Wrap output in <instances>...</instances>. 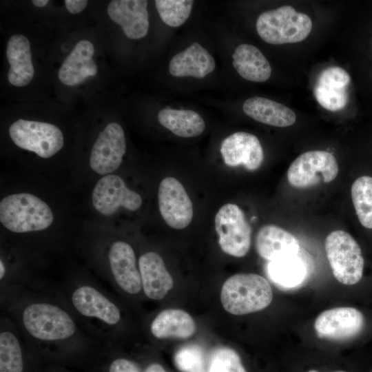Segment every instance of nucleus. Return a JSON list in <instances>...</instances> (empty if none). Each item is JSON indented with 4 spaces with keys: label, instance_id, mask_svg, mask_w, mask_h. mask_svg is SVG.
<instances>
[{
    "label": "nucleus",
    "instance_id": "6ab92c4d",
    "mask_svg": "<svg viewBox=\"0 0 372 372\" xmlns=\"http://www.w3.org/2000/svg\"><path fill=\"white\" fill-rule=\"evenodd\" d=\"M138 267L144 295L153 300H162L173 287L174 281L161 256L146 252L139 257Z\"/></svg>",
    "mask_w": 372,
    "mask_h": 372
},
{
    "label": "nucleus",
    "instance_id": "20e7f679",
    "mask_svg": "<svg viewBox=\"0 0 372 372\" xmlns=\"http://www.w3.org/2000/svg\"><path fill=\"white\" fill-rule=\"evenodd\" d=\"M53 219L49 206L30 194L9 195L0 202V221L7 229L14 233L43 230L50 226Z\"/></svg>",
    "mask_w": 372,
    "mask_h": 372
},
{
    "label": "nucleus",
    "instance_id": "393cba45",
    "mask_svg": "<svg viewBox=\"0 0 372 372\" xmlns=\"http://www.w3.org/2000/svg\"><path fill=\"white\" fill-rule=\"evenodd\" d=\"M196 323L186 311L167 309L158 313L149 325V331L156 339L187 338L196 331Z\"/></svg>",
    "mask_w": 372,
    "mask_h": 372
},
{
    "label": "nucleus",
    "instance_id": "6e6552de",
    "mask_svg": "<svg viewBox=\"0 0 372 372\" xmlns=\"http://www.w3.org/2000/svg\"><path fill=\"white\" fill-rule=\"evenodd\" d=\"M14 143L44 158L56 154L63 146V136L56 125L39 121L19 119L9 128Z\"/></svg>",
    "mask_w": 372,
    "mask_h": 372
},
{
    "label": "nucleus",
    "instance_id": "bb28decb",
    "mask_svg": "<svg viewBox=\"0 0 372 372\" xmlns=\"http://www.w3.org/2000/svg\"><path fill=\"white\" fill-rule=\"evenodd\" d=\"M158 120L164 127L183 138L198 136L205 128L203 118L191 110L165 107L158 112Z\"/></svg>",
    "mask_w": 372,
    "mask_h": 372
},
{
    "label": "nucleus",
    "instance_id": "e433bc0d",
    "mask_svg": "<svg viewBox=\"0 0 372 372\" xmlns=\"http://www.w3.org/2000/svg\"><path fill=\"white\" fill-rule=\"evenodd\" d=\"M307 372H318V371L316 370H310ZM334 372H347V371H334Z\"/></svg>",
    "mask_w": 372,
    "mask_h": 372
},
{
    "label": "nucleus",
    "instance_id": "473e14b6",
    "mask_svg": "<svg viewBox=\"0 0 372 372\" xmlns=\"http://www.w3.org/2000/svg\"><path fill=\"white\" fill-rule=\"evenodd\" d=\"M107 372H141L138 366L132 361L118 357L107 365Z\"/></svg>",
    "mask_w": 372,
    "mask_h": 372
},
{
    "label": "nucleus",
    "instance_id": "39448f33",
    "mask_svg": "<svg viewBox=\"0 0 372 372\" xmlns=\"http://www.w3.org/2000/svg\"><path fill=\"white\" fill-rule=\"evenodd\" d=\"M311 29V18L290 6L262 12L256 21L258 35L272 45L300 42L309 36Z\"/></svg>",
    "mask_w": 372,
    "mask_h": 372
},
{
    "label": "nucleus",
    "instance_id": "cd10ccee",
    "mask_svg": "<svg viewBox=\"0 0 372 372\" xmlns=\"http://www.w3.org/2000/svg\"><path fill=\"white\" fill-rule=\"evenodd\" d=\"M267 272L269 277L278 285L293 287L304 280L307 269L297 255L269 262Z\"/></svg>",
    "mask_w": 372,
    "mask_h": 372
},
{
    "label": "nucleus",
    "instance_id": "423d86ee",
    "mask_svg": "<svg viewBox=\"0 0 372 372\" xmlns=\"http://www.w3.org/2000/svg\"><path fill=\"white\" fill-rule=\"evenodd\" d=\"M324 249L335 279L353 285L363 276L364 258L360 245L348 232L335 230L326 238Z\"/></svg>",
    "mask_w": 372,
    "mask_h": 372
},
{
    "label": "nucleus",
    "instance_id": "ddd939ff",
    "mask_svg": "<svg viewBox=\"0 0 372 372\" xmlns=\"http://www.w3.org/2000/svg\"><path fill=\"white\" fill-rule=\"evenodd\" d=\"M126 144L122 127L116 123L108 124L99 133L90 154V165L99 174H109L120 166Z\"/></svg>",
    "mask_w": 372,
    "mask_h": 372
},
{
    "label": "nucleus",
    "instance_id": "4468645a",
    "mask_svg": "<svg viewBox=\"0 0 372 372\" xmlns=\"http://www.w3.org/2000/svg\"><path fill=\"white\" fill-rule=\"evenodd\" d=\"M364 326L362 313L349 307H337L322 312L314 322L320 338L343 340L358 335Z\"/></svg>",
    "mask_w": 372,
    "mask_h": 372
},
{
    "label": "nucleus",
    "instance_id": "0eeeda50",
    "mask_svg": "<svg viewBox=\"0 0 372 372\" xmlns=\"http://www.w3.org/2000/svg\"><path fill=\"white\" fill-rule=\"evenodd\" d=\"M105 279L118 292L136 297L143 292L135 252L127 242L116 240L108 247L106 254Z\"/></svg>",
    "mask_w": 372,
    "mask_h": 372
},
{
    "label": "nucleus",
    "instance_id": "dca6fc26",
    "mask_svg": "<svg viewBox=\"0 0 372 372\" xmlns=\"http://www.w3.org/2000/svg\"><path fill=\"white\" fill-rule=\"evenodd\" d=\"M31 351L17 326L3 314L0 317V372H25Z\"/></svg>",
    "mask_w": 372,
    "mask_h": 372
},
{
    "label": "nucleus",
    "instance_id": "f704fd0d",
    "mask_svg": "<svg viewBox=\"0 0 372 372\" xmlns=\"http://www.w3.org/2000/svg\"><path fill=\"white\" fill-rule=\"evenodd\" d=\"M144 372H166L164 368L158 363H152L149 364Z\"/></svg>",
    "mask_w": 372,
    "mask_h": 372
},
{
    "label": "nucleus",
    "instance_id": "4be33fe9",
    "mask_svg": "<svg viewBox=\"0 0 372 372\" xmlns=\"http://www.w3.org/2000/svg\"><path fill=\"white\" fill-rule=\"evenodd\" d=\"M216 67L213 56L197 42L176 54L169 64V73L176 77L192 76L203 79Z\"/></svg>",
    "mask_w": 372,
    "mask_h": 372
},
{
    "label": "nucleus",
    "instance_id": "a211bd4d",
    "mask_svg": "<svg viewBox=\"0 0 372 372\" xmlns=\"http://www.w3.org/2000/svg\"><path fill=\"white\" fill-rule=\"evenodd\" d=\"M147 1L145 0H113L107 6V14L121 26L127 37L139 39L149 29Z\"/></svg>",
    "mask_w": 372,
    "mask_h": 372
},
{
    "label": "nucleus",
    "instance_id": "72a5a7b5",
    "mask_svg": "<svg viewBox=\"0 0 372 372\" xmlns=\"http://www.w3.org/2000/svg\"><path fill=\"white\" fill-rule=\"evenodd\" d=\"M64 2L67 10L72 14L81 12L87 4V1L85 0H65Z\"/></svg>",
    "mask_w": 372,
    "mask_h": 372
},
{
    "label": "nucleus",
    "instance_id": "7c9ffc66",
    "mask_svg": "<svg viewBox=\"0 0 372 372\" xmlns=\"http://www.w3.org/2000/svg\"><path fill=\"white\" fill-rule=\"evenodd\" d=\"M208 372H247L241 359L232 349L223 347L212 354Z\"/></svg>",
    "mask_w": 372,
    "mask_h": 372
},
{
    "label": "nucleus",
    "instance_id": "a878e982",
    "mask_svg": "<svg viewBox=\"0 0 372 372\" xmlns=\"http://www.w3.org/2000/svg\"><path fill=\"white\" fill-rule=\"evenodd\" d=\"M233 66L243 79L254 82H265L271 74V65L254 45L241 44L232 54Z\"/></svg>",
    "mask_w": 372,
    "mask_h": 372
},
{
    "label": "nucleus",
    "instance_id": "f03ea898",
    "mask_svg": "<svg viewBox=\"0 0 372 372\" xmlns=\"http://www.w3.org/2000/svg\"><path fill=\"white\" fill-rule=\"evenodd\" d=\"M55 287L85 330L102 346H114L124 320L114 297L85 277L68 278Z\"/></svg>",
    "mask_w": 372,
    "mask_h": 372
},
{
    "label": "nucleus",
    "instance_id": "7ed1b4c3",
    "mask_svg": "<svg viewBox=\"0 0 372 372\" xmlns=\"http://www.w3.org/2000/svg\"><path fill=\"white\" fill-rule=\"evenodd\" d=\"M273 299L269 282L252 273H237L224 282L220 292L223 307L228 313L242 316L267 307Z\"/></svg>",
    "mask_w": 372,
    "mask_h": 372
},
{
    "label": "nucleus",
    "instance_id": "c85d7f7f",
    "mask_svg": "<svg viewBox=\"0 0 372 372\" xmlns=\"http://www.w3.org/2000/svg\"><path fill=\"white\" fill-rule=\"evenodd\" d=\"M351 198L359 223L364 229L372 230V175L363 174L354 180Z\"/></svg>",
    "mask_w": 372,
    "mask_h": 372
},
{
    "label": "nucleus",
    "instance_id": "b1692460",
    "mask_svg": "<svg viewBox=\"0 0 372 372\" xmlns=\"http://www.w3.org/2000/svg\"><path fill=\"white\" fill-rule=\"evenodd\" d=\"M243 112L254 120L274 127L292 125L296 116L289 107L261 96L247 99L242 105Z\"/></svg>",
    "mask_w": 372,
    "mask_h": 372
},
{
    "label": "nucleus",
    "instance_id": "f8f14e48",
    "mask_svg": "<svg viewBox=\"0 0 372 372\" xmlns=\"http://www.w3.org/2000/svg\"><path fill=\"white\" fill-rule=\"evenodd\" d=\"M160 213L172 228L187 227L193 218L192 203L183 185L175 178L163 179L158 191Z\"/></svg>",
    "mask_w": 372,
    "mask_h": 372
},
{
    "label": "nucleus",
    "instance_id": "f3484780",
    "mask_svg": "<svg viewBox=\"0 0 372 372\" xmlns=\"http://www.w3.org/2000/svg\"><path fill=\"white\" fill-rule=\"evenodd\" d=\"M350 81L349 74L343 68L338 66L327 68L318 76L313 89L315 98L327 110H340L347 103V87Z\"/></svg>",
    "mask_w": 372,
    "mask_h": 372
},
{
    "label": "nucleus",
    "instance_id": "9b49d317",
    "mask_svg": "<svg viewBox=\"0 0 372 372\" xmlns=\"http://www.w3.org/2000/svg\"><path fill=\"white\" fill-rule=\"evenodd\" d=\"M92 200L94 207L105 216L114 214L120 207L136 211L142 205L141 196L130 189L123 180L114 174L105 175L97 182Z\"/></svg>",
    "mask_w": 372,
    "mask_h": 372
},
{
    "label": "nucleus",
    "instance_id": "c9c22d12",
    "mask_svg": "<svg viewBox=\"0 0 372 372\" xmlns=\"http://www.w3.org/2000/svg\"><path fill=\"white\" fill-rule=\"evenodd\" d=\"M32 3L39 8L44 7L49 2L48 0H33L32 1Z\"/></svg>",
    "mask_w": 372,
    "mask_h": 372
},
{
    "label": "nucleus",
    "instance_id": "412c9836",
    "mask_svg": "<svg viewBox=\"0 0 372 372\" xmlns=\"http://www.w3.org/2000/svg\"><path fill=\"white\" fill-rule=\"evenodd\" d=\"M94 52L93 44L87 40L79 41L62 63L58 77L68 86L82 83L89 76L97 73V66L92 60Z\"/></svg>",
    "mask_w": 372,
    "mask_h": 372
},
{
    "label": "nucleus",
    "instance_id": "1a4fd4ad",
    "mask_svg": "<svg viewBox=\"0 0 372 372\" xmlns=\"http://www.w3.org/2000/svg\"><path fill=\"white\" fill-rule=\"evenodd\" d=\"M215 228L223 252L237 258L247 254L251 245V228L238 205L227 203L222 206L215 216Z\"/></svg>",
    "mask_w": 372,
    "mask_h": 372
},
{
    "label": "nucleus",
    "instance_id": "aec40b11",
    "mask_svg": "<svg viewBox=\"0 0 372 372\" xmlns=\"http://www.w3.org/2000/svg\"><path fill=\"white\" fill-rule=\"evenodd\" d=\"M256 249L261 258L270 262L297 256L300 245L290 232L276 225H267L256 234Z\"/></svg>",
    "mask_w": 372,
    "mask_h": 372
},
{
    "label": "nucleus",
    "instance_id": "f257e3e1",
    "mask_svg": "<svg viewBox=\"0 0 372 372\" xmlns=\"http://www.w3.org/2000/svg\"><path fill=\"white\" fill-rule=\"evenodd\" d=\"M1 313L17 326L33 353L76 358L103 346L83 328L57 291L47 283L0 291Z\"/></svg>",
    "mask_w": 372,
    "mask_h": 372
},
{
    "label": "nucleus",
    "instance_id": "c756f323",
    "mask_svg": "<svg viewBox=\"0 0 372 372\" xmlns=\"http://www.w3.org/2000/svg\"><path fill=\"white\" fill-rule=\"evenodd\" d=\"M156 8L161 20L171 27L183 25L189 17L194 1L156 0Z\"/></svg>",
    "mask_w": 372,
    "mask_h": 372
},
{
    "label": "nucleus",
    "instance_id": "9d476101",
    "mask_svg": "<svg viewBox=\"0 0 372 372\" xmlns=\"http://www.w3.org/2000/svg\"><path fill=\"white\" fill-rule=\"evenodd\" d=\"M338 173V163L332 154L313 150L300 154L291 163L287 171V179L293 187L302 189L330 183Z\"/></svg>",
    "mask_w": 372,
    "mask_h": 372
},
{
    "label": "nucleus",
    "instance_id": "2eb2a0df",
    "mask_svg": "<svg viewBox=\"0 0 372 372\" xmlns=\"http://www.w3.org/2000/svg\"><path fill=\"white\" fill-rule=\"evenodd\" d=\"M220 153L227 165H242L251 172L260 167L264 158L258 138L245 132H238L225 138L220 145Z\"/></svg>",
    "mask_w": 372,
    "mask_h": 372
},
{
    "label": "nucleus",
    "instance_id": "5701e85b",
    "mask_svg": "<svg viewBox=\"0 0 372 372\" xmlns=\"http://www.w3.org/2000/svg\"><path fill=\"white\" fill-rule=\"evenodd\" d=\"M6 56L10 65L8 73V81L17 87L30 83L34 70L27 37L21 34L12 36L8 42Z\"/></svg>",
    "mask_w": 372,
    "mask_h": 372
},
{
    "label": "nucleus",
    "instance_id": "2f4dec72",
    "mask_svg": "<svg viewBox=\"0 0 372 372\" xmlns=\"http://www.w3.org/2000/svg\"><path fill=\"white\" fill-rule=\"evenodd\" d=\"M174 362L183 372H205L203 353L196 345H188L179 349Z\"/></svg>",
    "mask_w": 372,
    "mask_h": 372
}]
</instances>
